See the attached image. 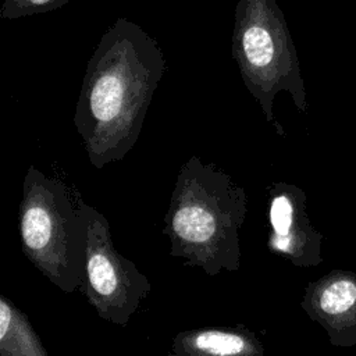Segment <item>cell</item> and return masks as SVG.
Instances as JSON below:
<instances>
[{"label":"cell","instance_id":"cell-1","mask_svg":"<svg viewBox=\"0 0 356 356\" xmlns=\"http://www.w3.org/2000/svg\"><path fill=\"white\" fill-rule=\"evenodd\" d=\"M165 71L159 42L136 22L120 17L102 35L86 64L74 114L95 168L120 161L134 149Z\"/></svg>","mask_w":356,"mask_h":356},{"label":"cell","instance_id":"cell-2","mask_svg":"<svg viewBox=\"0 0 356 356\" xmlns=\"http://www.w3.org/2000/svg\"><path fill=\"white\" fill-rule=\"evenodd\" d=\"M248 213V195L214 163L191 156L177 174L163 232L170 256L214 277L241 268L239 231Z\"/></svg>","mask_w":356,"mask_h":356},{"label":"cell","instance_id":"cell-3","mask_svg":"<svg viewBox=\"0 0 356 356\" xmlns=\"http://www.w3.org/2000/svg\"><path fill=\"white\" fill-rule=\"evenodd\" d=\"M89 204L64 181L29 165L18 207L26 259L63 292L81 291L85 280Z\"/></svg>","mask_w":356,"mask_h":356},{"label":"cell","instance_id":"cell-4","mask_svg":"<svg viewBox=\"0 0 356 356\" xmlns=\"http://www.w3.org/2000/svg\"><path fill=\"white\" fill-rule=\"evenodd\" d=\"M232 57L246 89L267 121L275 124L273 103L277 92L289 90L298 99L300 90L296 53L275 0H238Z\"/></svg>","mask_w":356,"mask_h":356},{"label":"cell","instance_id":"cell-5","mask_svg":"<svg viewBox=\"0 0 356 356\" xmlns=\"http://www.w3.org/2000/svg\"><path fill=\"white\" fill-rule=\"evenodd\" d=\"M150 289L147 277L117 252L108 220L89 204L85 280L79 292L100 318L127 327Z\"/></svg>","mask_w":356,"mask_h":356},{"label":"cell","instance_id":"cell-6","mask_svg":"<svg viewBox=\"0 0 356 356\" xmlns=\"http://www.w3.org/2000/svg\"><path fill=\"white\" fill-rule=\"evenodd\" d=\"M263 352L261 341L243 324L179 331L170 349L175 356H261Z\"/></svg>","mask_w":356,"mask_h":356},{"label":"cell","instance_id":"cell-7","mask_svg":"<svg viewBox=\"0 0 356 356\" xmlns=\"http://www.w3.org/2000/svg\"><path fill=\"white\" fill-rule=\"evenodd\" d=\"M268 249L293 261L300 259L306 239L299 228V197L293 188L285 184H273L268 188Z\"/></svg>","mask_w":356,"mask_h":356},{"label":"cell","instance_id":"cell-8","mask_svg":"<svg viewBox=\"0 0 356 356\" xmlns=\"http://www.w3.org/2000/svg\"><path fill=\"white\" fill-rule=\"evenodd\" d=\"M0 355L47 356L26 314L4 295H0Z\"/></svg>","mask_w":356,"mask_h":356},{"label":"cell","instance_id":"cell-9","mask_svg":"<svg viewBox=\"0 0 356 356\" xmlns=\"http://www.w3.org/2000/svg\"><path fill=\"white\" fill-rule=\"evenodd\" d=\"M356 300V286L348 280H338L321 289L317 296L318 309L330 316L343 313Z\"/></svg>","mask_w":356,"mask_h":356},{"label":"cell","instance_id":"cell-10","mask_svg":"<svg viewBox=\"0 0 356 356\" xmlns=\"http://www.w3.org/2000/svg\"><path fill=\"white\" fill-rule=\"evenodd\" d=\"M70 0H4L0 17L3 19H17L22 17L49 13L65 6Z\"/></svg>","mask_w":356,"mask_h":356}]
</instances>
